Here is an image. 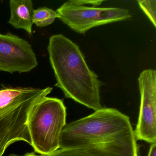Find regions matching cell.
Returning <instances> with one entry per match:
<instances>
[{
    "mask_svg": "<svg viewBox=\"0 0 156 156\" xmlns=\"http://www.w3.org/2000/svg\"><path fill=\"white\" fill-rule=\"evenodd\" d=\"M10 17L8 23L16 29L32 34L34 5L31 0H10Z\"/></svg>",
    "mask_w": 156,
    "mask_h": 156,
    "instance_id": "8",
    "label": "cell"
},
{
    "mask_svg": "<svg viewBox=\"0 0 156 156\" xmlns=\"http://www.w3.org/2000/svg\"><path fill=\"white\" fill-rule=\"evenodd\" d=\"M53 88L7 87L0 90V156L14 142L32 145L28 128L33 108L49 94Z\"/></svg>",
    "mask_w": 156,
    "mask_h": 156,
    "instance_id": "3",
    "label": "cell"
},
{
    "mask_svg": "<svg viewBox=\"0 0 156 156\" xmlns=\"http://www.w3.org/2000/svg\"><path fill=\"white\" fill-rule=\"evenodd\" d=\"M56 18H58L57 12L47 7H41L34 11L33 23L38 27H46Z\"/></svg>",
    "mask_w": 156,
    "mask_h": 156,
    "instance_id": "9",
    "label": "cell"
},
{
    "mask_svg": "<svg viewBox=\"0 0 156 156\" xmlns=\"http://www.w3.org/2000/svg\"><path fill=\"white\" fill-rule=\"evenodd\" d=\"M45 156H91L87 154L81 153L73 149H59L56 151L50 153Z\"/></svg>",
    "mask_w": 156,
    "mask_h": 156,
    "instance_id": "11",
    "label": "cell"
},
{
    "mask_svg": "<svg viewBox=\"0 0 156 156\" xmlns=\"http://www.w3.org/2000/svg\"><path fill=\"white\" fill-rule=\"evenodd\" d=\"M9 156H20V155H17V154H11L10 155H9Z\"/></svg>",
    "mask_w": 156,
    "mask_h": 156,
    "instance_id": "15",
    "label": "cell"
},
{
    "mask_svg": "<svg viewBox=\"0 0 156 156\" xmlns=\"http://www.w3.org/2000/svg\"><path fill=\"white\" fill-rule=\"evenodd\" d=\"M70 2L76 5H91L92 7H96L100 5L103 1H85V0H71Z\"/></svg>",
    "mask_w": 156,
    "mask_h": 156,
    "instance_id": "12",
    "label": "cell"
},
{
    "mask_svg": "<svg viewBox=\"0 0 156 156\" xmlns=\"http://www.w3.org/2000/svg\"><path fill=\"white\" fill-rule=\"evenodd\" d=\"M48 51L56 80L55 86L71 98L96 111L102 108V82L87 64L79 47L62 34L50 37Z\"/></svg>",
    "mask_w": 156,
    "mask_h": 156,
    "instance_id": "1",
    "label": "cell"
},
{
    "mask_svg": "<svg viewBox=\"0 0 156 156\" xmlns=\"http://www.w3.org/2000/svg\"><path fill=\"white\" fill-rule=\"evenodd\" d=\"M38 65L29 42L10 33L0 34V71L29 73Z\"/></svg>",
    "mask_w": 156,
    "mask_h": 156,
    "instance_id": "7",
    "label": "cell"
},
{
    "mask_svg": "<svg viewBox=\"0 0 156 156\" xmlns=\"http://www.w3.org/2000/svg\"><path fill=\"white\" fill-rule=\"evenodd\" d=\"M140 95L139 116L134 134L136 140L156 143V72L147 69L138 78Z\"/></svg>",
    "mask_w": 156,
    "mask_h": 156,
    "instance_id": "6",
    "label": "cell"
},
{
    "mask_svg": "<svg viewBox=\"0 0 156 156\" xmlns=\"http://www.w3.org/2000/svg\"><path fill=\"white\" fill-rule=\"evenodd\" d=\"M66 117V108L62 99L45 97L34 106L28 128L31 146L36 152L46 155L60 149Z\"/></svg>",
    "mask_w": 156,
    "mask_h": 156,
    "instance_id": "4",
    "label": "cell"
},
{
    "mask_svg": "<svg viewBox=\"0 0 156 156\" xmlns=\"http://www.w3.org/2000/svg\"><path fill=\"white\" fill-rule=\"evenodd\" d=\"M58 19L72 30L83 34L94 27L126 20L131 18L127 10L76 5L70 1L57 9Z\"/></svg>",
    "mask_w": 156,
    "mask_h": 156,
    "instance_id": "5",
    "label": "cell"
},
{
    "mask_svg": "<svg viewBox=\"0 0 156 156\" xmlns=\"http://www.w3.org/2000/svg\"><path fill=\"white\" fill-rule=\"evenodd\" d=\"M148 156H156V143L151 145Z\"/></svg>",
    "mask_w": 156,
    "mask_h": 156,
    "instance_id": "13",
    "label": "cell"
},
{
    "mask_svg": "<svg viewBox=\"0 0 156 156\" xmlns=\"http://www.w3.org/2000/svg\"><path fill=\"white\" fill-rule=\"evenodd\" d=\"M136 142L129 117L114 108H103L66 124L60 149H73L93 143Z\"/></svg>",
    "mask_w": 156,
    "mask_h": 156,
    "instance_id": "2",
    "label": "cell"
},
{
    "mask_svg": "<svg viewBox=\"0 0 156 156\" xmlns=\"http://www.w3.org/2000/svg\"><path fill=\"white\" fill-rule=\"evenodd\" d=\"M23 156H45L44 155H38L34 152H31V153H27L25 154Z\"/></svg>",
    "mask_w": 156,
    "mask_h": 156,
    "instance_id": "14",
    "label": "cell"
},
{
    "mask_svg": "<svg viewBox=\"0 0 156 156\" xmlns=\"http://www.w3.org/2000/svg\"><path fill=\"white\" fill-rule=\"evenodd\" d=\"M137 2L141 9L150 20L154 27H156V1L138 0Z\"/></svg>",
    "mask_w": 156,
    "mask_h": 156,
    "instance_id": "10",
    "label": "cell"
}]
</instances>
